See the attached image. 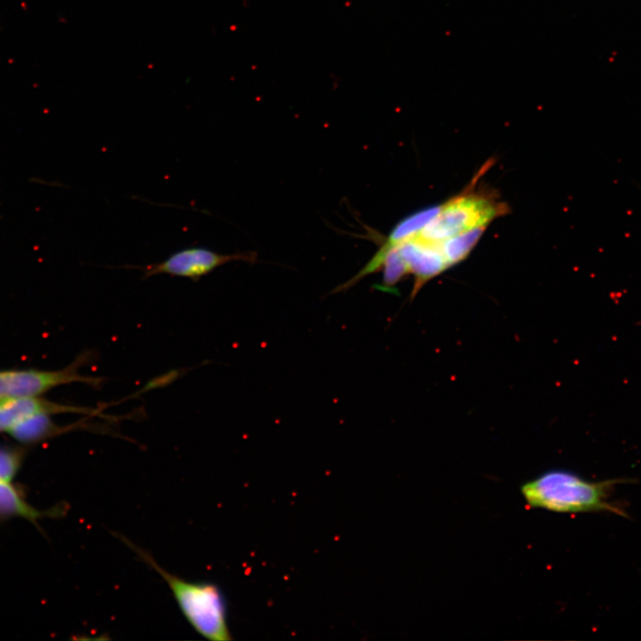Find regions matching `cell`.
<instances>
[{
    "mask_svg": "<svg viewBox=\"0 0 641 641\" xmlns=\"http://www.w3.org/2000/svg\"><path fill=\"white\" fill-rule=\"evenodd\" d=\"M614 481L588 482L578 475L551 469L523 483L522 496L527 506L556 513H584L607 510L622 515L609 502Z\"/></svg>",
    "mask_w": 641,
    "mask_h": 641,
    "instance_id": "6da1fadb",
    "label": "cell"
},
{
    "mask_svg": "<svg viewBox=\"0 0 641 641\" xmlns=\"http://www.w3.org/2000/svg\"><path fill=\"white\" fill-rule=\"evenodd\" d=\"M116 536L162 577L185 619L199 634L214 641L231 639L225 601L218 586L207 581L181 579L161 567L150 553L127 538L118 533Z\"/></svg>",
    "mask_w": 641,
    "mask_h": 641,
    "instance_id": "7a4b0ae2",
    "label": "cell"
},
{
    "mask_svg": "<svg viewBox=\"0 0 641 641\" xmlns=\"http://www.w3.org/2000/svg\"><path fill=\"white\" fill-rule=\"evenodd\" d=\"M507 207L484 192H464L441 206L438 214L416 236L439 243L462 231L487 224ZM414 235V236H415Z\"/></svg>",
    "mask_w": 641,
    "mask_h": 641,
    "instance_id": "3957f363",
    "label": "cell"
},
{
    "mask_svg": "<svg viewBox=\"0 0 641 641\" xmlns=\"http://www.w3.org/2000/svg\"><path fill=\"white\" fill-rule=\"evenodd\" d=\"M91 356L86 352L60 370H0V400L38 396L56 386L74 382L100 387L101 378L78 373V369Z\"/></svg>",
    "mask_w": 641,
    "mask_h": 641,
    "instance_id": "277c9868",
    "label": "cell"
},
{
    "mask_svg": "<svg viewBox=\"0 0 641 641\" xmlns=\"http://www.w3.org/2000/svg\"><path fill=\"white\" fill-rule=\"evenodd\" d=\"M256 253L244 252L220 254L203 247H191L177 250L165 260L143 266L125 265L123 268H134L142 271L143 279L158 274H168L199 280L217 267L233 261L254 263Z\"/></svg>",
    "mask_w": 641,
    "mask_h": 641,
    "instance_id": "5b68a950",
    "label": "cell"
},
{
    "mask_svg": "<svg viewBox=\"0 0 641 641\" xmlns=\"http://www.w3.org/2000/svg\"><path fill=\"white\" fill-rule=\"evenodd\" d=\"M38 413H78L110 418L98 409L59 404L37 396L10 398L0 400V432H7L17 423Z\"/></svg>",
    "mask_w": 641,
    "mask_h": 641,
    "instance_id": "8992f818",
    "label": "cell"
},
{
    "mask_svg": "<svg viewBox=\"0 0 641 641\" xmlns=\"http://www.w3.org/2000/svg\"><path fill=\"white\" fill-rule=\"evenodd\" d=\"M51 414L38 413L17 423L8 432L21 442H39L47 437L79 427H87L80 423L69 426H59L50 418Z\"/></svg>",
    "mask_w": 641,
    "mask_h": 641,
    "instance_id": "52a82bcc",
    "label": "cell"
},
{
    "mask_svg": "<svg viewBox=\"0 0 641 641\" xmlns=\"http://www.w3.org/2000/svg\"><path fill=\"white\" fill-rule=\"evenodd\" d=\"M441 206L424 208L401 220L380 244L394 245L421 231L441 209Z\"/></svg>",
    "mask_w": 641,
    "mask_h": 641,
    "instance_id": "ba28073f",
    "label": "cell"
},
{
    "mask_svg": "<svg viewBox=\"0 0 641 641\" xmlns=\"http://www.w3.org/2000/svg\"><path fill=\"white\" fill-rule=\"evenodd\" d=\"M485 228L486 226L475 227L439 242L449 267L467 256L481 238Z\"/></svg>",
    "mask_w": 641,
    "mask_h": 641,
    "instance_id": "9c48e42d",
    "label": "cell"
},
{
    "mask_svg": "<svg viewBox=\"0 0 641 641\" xmlns=\"http://www.w3.org/2000/svg\"><path fill=\"white\" fill-rule=\"evenodd\" d=\"M16 515L33 519L40 514L21 499L9 482L0 481V516Z\"/></svg>",
    "mask_w": 641,
    "mask_h": 641,
    "instance_id": "30bf717a",
    "label": "cell"
},
{
    "mask_svg": "<svg viewBox=\"0 0 641 641\" xmlns=\"http://www.w3.org/2000/svg\"><path fill=\"white\" fill-rule=\"evenodd\" d=\"M20 466V456L13 450L0 447V481L10 482Z\"/></svg>",
    "mask_w": 641,
    "mask_h": 641,
    "instance_id": "8fae6325",
    "label": "cell"
}]
</instances>
